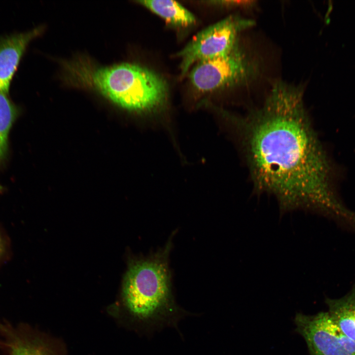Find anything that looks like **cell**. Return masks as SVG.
I'll return each instance as SVG.
<instances>
[{
	"label": "cell",
	"mask_w": 355,
	"mask_h": 355,
	"mask_svg": "<svg viewBox=\"0 0 355 355\" xmlns=\"http://www.w3.org/2000/svg\"><path fill=\"white\" fill-rule=\"evenodd\" d=\"M217 112L241 144L257 190L275 195L285 209L303 207L332 219L345 213L341 170L312 126L300 87L278 81L247 115Z\"/></svg>",
	"instance_id": "obj_1"
},
{
	"label": "cell",
	"mask_w": 355,
	"mask_h": 355,
	"mask_svg": "<svg viewBox=\"0 0 355 355\" xmlns=\"http://www.w3.org/2000/svg\"><path fill=\"white\" fill-rule=\"evenodd\" d=\"M170 277L162 255L135 262L125 276L122 289L125 306L146 334L177 327L186 315L174 301Z\"/></svg>",
	"instance_id": "obj_2"
},
{
	"label": "cell",
	"mask_w": 355,
	"mask_h": 355,
	"mask_svg": "<svg viewBox=\"0 0 355 355\" xmlns=\"http://www.w3.org/2000/svg\"><path fill=\"white\" fill-rule=\"evenodd\" d=\"M91 87L119 106L146 117L165 107L168 88L165 80L140 65L122 63L96 68L87 74Z\"/></svg>",
	"instance_id": "obj_3"
},
{
	"label": "cell",
	"mask_w": 355,
	"mask_h": 355,
	"mask_svg": "<svg viewBox=\"0 0 355 355\" xmlns=\"http://www.w3.org/2000/svg\"><path fill=\"white\" fill-rule=\"evenodd\" d=\"M258 71L257 62L238 45L228 53L197 63L189 78L197 90L205 93L248 83Z\"/></svg>",
	"instance_id": "obj_4"
},
{
	"label": "cell",
	"mask_w": 355,
	"mask_h": 355,
	"mask_svg": "<svg viewBox=\"0 0 355 355\" xmlns=\"http://www.w3.org/2000/svg\"><path fill=\"white\" fill-rule=\"evenodd\" d=\"M255 24L252 19L232 15L199 33L177 54L181 60V75L193 64L231 52L239 45L240 34Z\"/></svg>",
	"instance_id": "obj_5"
},
{
	"label": "cell",
	"mask_w": 355,
	"mask_h": 355,
	"mask_svg": "<svg viewBox=\"0 0 355 355\" xmlns=\"http://www.w3.org/2000/svg\"><path fill=\"white\" fill-rule=\"evenodd\" d=\"M295 323L312 355H355V341L340 329L327 312L311 316L298 313Z\"/></svg>",
	"instance_id": "obj_6"
},
{
	"label": "cell",
	"mask_w": 355,
	"mask_h": 355,
	"mask_svg": "<svg viewBox=\"0 0 355 355\" xmlns=\"http://www.w3.org/2000/svg\"><path fill=\"white\" fill-rule=\"evenodd\" d=\"M41 27L0 36V91L9 93L10 84L29 43L40 35Z\"/></svg>",
	"instance_id": "obj_7"
},
{
	"label": "cell",
	"mask_w": 355,
	"mask_h": 355,
	"mask_svg": "<svg viewBox=\"0 0 355 355\" xmlns=\"http://www.w3.org/2000/svg\"><path fill=\"white\" fill-rule=\"evenodd\" d=\"M328 313L334 322L350 338L355 341V281L351 290L336 299L326 298Z\"/></svg>",
	"instance_id": "obj_8"
},
{
	"label": "cell",
	"mask_w": 355,
	"mask_h": 355,
	"mask_svg": "<svg viewBox=\"0 0 355 355\" xmlns=\"http://www.w3.org/2000/svg\"><path fill=\"white\" fill-rule=\"evenodd\" d=\"M137 2L175 26H187L196 21L194 15L190 11L174 0H148Z\"/></svg>",
	"instance_id": "obj_9"
},
{
	"label": "cell",
	"mask_w": 355,
	"mask_h": 355,
	"mask_svg": "<svg viewBox=\"0 0 355 355\" xmlns=\"http://www.w3.org/2000/svg\"><path fill=\"white\" fill-rule=\"evenodd\" d=\"M19 114V108L8 93L0 91V167L6 158L9 132Z\"/></svg>",
	"instance_id": "obj_10"
},
{
	"label": "cell",
	"mask_w": 355,
	"mask_h": 355,
	"mask_svg": "<svg viewBox=\"0 0 355 355\" xmlns=\"http://www.w3.org/2000/svg\"><path fill=\"white\" fill-rule=\"evenodd\" d=\"M9 335L6 343L10 355H51L38 341L27 338L20 332L12 333Z\"/></svg>",
	"instance_id": "obj_11"
},
{
	"label": "cell",
	"mask_w": 355,
	"mask_h": 355,
	"mask_svg": "<svg viewBox=\"0 0 355 355\" xmlns=\"http://www.w3.org/2000/svg\"><path fill=\"white\" fill-rule=\"evenodd\" d=\"M4 247H3V241L0 236V258L2 255V253L3 252L4 250Z\"/></svg>",
	"instance_id": "obj_12"
}]
</instances>
